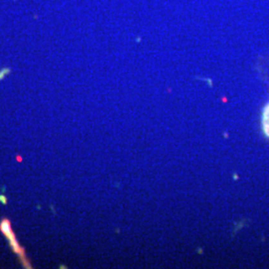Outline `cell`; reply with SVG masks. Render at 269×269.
I'll return each mask as SVG.
<instances>
[{"label":"cell","instance_id":"cell-1","mask_svg":"<svg viewBox=\"0 0 269 269\" xmlns=\"http://www.w3.org/2000/svg\"><path fill=\"white\" fill-rule=\"evenodd\" d=\"M0 229H1L4 235H5L7 239L9 240V244H10V246L12 247L13 251L17 254H19L22 258V255H24V251H23V249L19 246V244H18L17 240L15 238V235H14V233L11 230L10 222H9L8 219H3L1 221V223H0Z\"/></svg>","mask_w":269,"mask_h":269},{"label":"cell","instance_id":"cell-2","mask_svg":"<svg viewBox=\"0 0 269 269\" xmlns=\"http://www.w3.org/2000/svg\"><path fill=\"white\" fill-rule=\"evenodd\" d=\"M263 126H264V131H265V133L269 136V106L266 108L265 112H264Z\"/></svg>","mask_w":269,"mask_h":269}]
</instances>
